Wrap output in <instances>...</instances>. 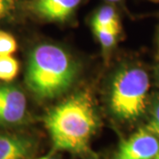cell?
<instances>
[{
  "label": "cell",
  "mask_w": 159,
  "mask_h": 159,
  "mask_svg": "<svg viewBox=\"0 0 159 159\" xmlns=\"http://www.w3.org/2000/svg\"><path fill=\"white\" fill-rule=\"evenodd\" d=\"M44 123L55 149L83 153L97 130L98 118L90 97L79 93L49 111Z\"/></svg>",
  "instance_id": "cell-1"
},
{
  "label": "cell",
  "mask_w": 159,
  "mask_h": 159,
  "mask_svg": "<svg viewBox=\"0 0 159 159\" xmlns=\"http://www.w3.org/2000/svg\"><path fill=\"white\" fill-rule=\"evenodd\" d=\"M77 65L64 49L41 44L30 53L26 82L40 99H51L68 89L77 76Z\"/></svg>",
  "instance_id": "cell-2"
},
{
  "label": "cell",
  "mask_w": 159,
  "mask_h": 159,
  "mask_svg": "<svg viewBox=\"0 0 159 159\" xmlns=\"http://www.w3.org/2000/svg\"><path fill=\"white\" fill-rule=\"evenodd\" d=\"M150 80L141 67L122 69L115 76L111 89L110 104L118 118L134 120L144 114L148 102Z\"/></svg>",
  "instance_id": "cell-3"
},
{
  "label": "cell",
  "mask_w": 159,
  "mask_h": 159,
  "mask_svg": "<svg viewBox=\"0 0 159 159\" xmlns=\"http://www.w3.org/2000/svg\"><path fill=\"white\" fill-rule=\"evenodd\" d=\"M114 159H159V138L140 129L120 144Z\"/></svg>",
  "instance_id": "cell-4"
},
{
  "label": "cell",
  "mask_w": 159,
  "mask_h": 159,
  "mask_svg": "<svg viewBox=\"0 0 159 159\" xmlns=\"http://www.w3.org/2000/svg\"><path fill=\"white\" fill-rule=\"evenodd\" d=\"M27 113V98L17 87L0 85V125L21 123Z\"/></svg>",
  "instance_id": "cell-5"
},
{
  "label": "cell",
  "mask_w": 159,
  "mask_h": 159,
  "mask_svg": "<svg viewBox=\"0 0 159 159\" xmlns=\"http://www.w3.org/2000/svg\"><path fill=\"white\" fill-rule=\"evenodd\" d=\"M81 0H34L33 10L40 17L53 21L67 20Z\"/></svg>",
  "instance_id": "cell-6"
},
{
  "label": "cell",
  "mask_w": 159,
  "mask_h": 159,
  "mask_svg": "<svg viewBox=\"0 0 159 159\" xmlns=\"http://www.w3.org/2000/svg\"><path fill=\"white\" fill-rule=\"evenodd\" d=\"M33 146L32 141L27 137L0 134V159H26Z\"/></svg>",
  "instance_id": "cell-7"
},
{
  "label": "cell",
  "mask_w": 159,
  "mask_h": 159,
  "mask_svg": "<svg viewBox=\"0 0 159 159\" xmlns=\"http://www.w3.org/2000/svg\"><path fill=\"white\" fill-rule=\"evenodd\" d=\"M93 27H100L112 30L119 34L120 26L118 15L111 6H102L100 8L92 20Z\"/></svg>",
  "instance_id": "cell-8"
},
{
  "label": "cell",
  "mask_w": 159,
  "mask_h": 159,
  "mask_svg": "<svg viewBox=\"0 0 159 159\" xmlns=\"http://www.w3.org/2000/svg\"><path fill=\"white\" fill-rule=\"evenodd\" d=\"M20 70V64L11 55L0 56V80L11 81L15 79Z\"/></svg>",
  "instance_id": "cell-9"
},
{
  "label": "cell",
  "mask_w": 159,
  "mask_h": 159,
  "mask_svg": "<svg viewBox=\"0 0 159 159\" xmlns=\"http://www.w3.org/2000/svg\"><path fill=\"white\" fill-rule=\"evenodd\" d=\"M94 32L97 35V39L104 49H109L113 46L117 40L118 33L112 30L100 27H93Z\"/></svg>",
  "instance_id": "cell-10"
},
{
  "label": "cell",
  "mask_w": 159,
  "mask_h": 159,
  "mask_svg": "<svg viewBox=\"0 0 159 159\" xmlns=\"http://www.w3.org/2000/svg\"><path fill=\"white\" fill-rule=\"evenodd\" d=\"M17 42L12 34L0 30V56L11 55L17 50Z\"/></svg>",
  "instance_id": "cell-11"
},
{
  "label": "cell",
  "mask_w": 159,
  "mask_h": 159,
  "mask_svg": "<svg viewBox=\"0 0 159 159\" xmlns=\"http://www.w3.org/2000/svg\"><path fill=\"white\" fill-rule=\"evenodd\" d=\"M145 129L159 138V101L154 106L151 117L145 126Z\"/></svg>",
  "instance_id": "cell-12"
},
{
  "label": "cell",
  "mask_w": 159,
  "mask_h": 159,
  "mask_svg": "<svg viewBox=\"0 0 159 159\" xmlns=\"http://www.w3.org/2000/svg\"><path fill=\"white\" fill-rule=\"evenodd\" d=\"M15 0H0V20L9 17L15 10Z\"/></svg>",
  "instance_id": "cell-13"
},
{
  "label": "cell",
  "mask_w": 159,
  "mask_h": 159,
  "mask_svg": "<svg viewBox=\"0 0 159 159\" xmlns=\"http://www.w3.org/2000/svg\"><path fill=\"white\" fill-rule=\"evenodd\" d=\"M36 159H55V158L51 157H39V158H36Z\"/></svg>",
  "instance_id": "cell-14"
},
{
  "label": "cell",
  "mask_w": 159,
  "mask_h": 159,
  "mask_svg": "<svg viewBox=\"0 0 159 159\" xmlns=\"http://www.w3.org/2000/svg\"><path fill=\"white\" fill-rule=\"evenodd\" d=\"M107 1H109V2H118L119 0H107Z\"/></svg>",
  "instance_id": "cell-15"
}]
</instances>
